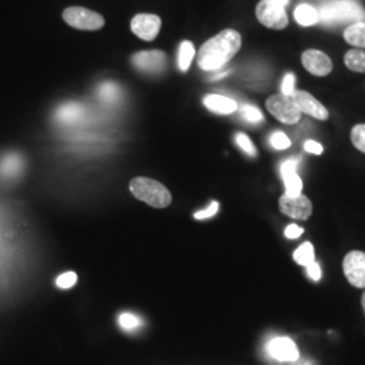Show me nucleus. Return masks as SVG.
I'll return each mask as SVG.
<instances>
[{
	"label": "nucleus",
	"instance_id": "f257e3e1",
	"mask_svg": "<svg viewBox=\"0 0 365 365\" xmlns=\"http://www.w3.org/2000/svg\"><path fill=\"white\" fill-rule=\"evenodd\" d=\"M242 38L238 31L226 29L206 41L197 53V66L203 71H215L227 64L241 49Z\"/></svg>",
	"mask_w": 365,
	"mask_h": 365
},
{
	"label": "nucleus",
	"instance_id": "f03ea898",
	"mask_svg": "<svg viewBox=\"0 0 365 365\" xmlns=\"http://www.w3.org/2000/svg\"><path fill=\"white\" fill-rule=\"evenodd\" d=\"M130 191L133 196L138 200H143L146 205L165 209L172 203L170 190L157 180L149 178H135L130 182Z\"/></svg>",
	"mask_w": 365,
	"mask_h": 365
},
{
	"label": "nucleus",
	"instance_id": "7ed1b4c3",
	"mask_svg": "<svg viewBox=\"0 0 365 365\" xmlns=\"http://www.w3.org/2000/svg\"><path fill=\"white\" fill-rule=\"evenodd\" d=\"M66 25L84 31H96L105 26V18L84 7H68L63 13Z\"/></svg>",
	"mask_w": 365,
	"mask_h": 365
},
{
	"label": "nucleus",
	"instance_id": "20e7f679",
	"mask_svg": "<svg viewBox=\"0 0 365 365\" xmlns=\"http://www.w3.org/2000/svg\"><path fill=\"white\" fill-rule=\"evenodd\" d=\"M325 21L341 22L346 19H364L365 14L361 7L351 0H333L324 4L319 18Z\"/></svg>",
	"mask_w": 365,
	"mask_h": 365
},
{
	"label": "nucleus",
	"instance_id": "39448f33",
	"mask_svg": "<svg viewBox=\"0 0 365 365\" xmlns=\"http://www.w3.org/2000/svg\"><path fill=\"white\" fill-rule=\"evenodd\" d=\"M256 16L262 26L272 30H283L288 26L286 7L276 0H261L256 7Z\"/></svg>",
	"mask_w": 365,
	"mask_h": 365
},
{
	"label": "nucleus",
	"instance_id": "423d86ee",
	"mask_svg": "<svg viewBox=\"0 0 365 365\" xmlns=\"http://www.w3.org/2000/svg\"><path fill=\"white\" fill-rule=\"evenodd\" d=\"M265 106H267V110L282 123L295 125L302 118V113L294 103V101L283 93L269 96L265 102Z\"/></svg>",
	"mask_w": 365,
	"mask_h": 365
},
{
	"label": "nucleus",
	"instance_id": "0eeeda50",
	"mask_svg": "<svg viewBox=\"0 0 365 365\" xmlns=\"http://www.w3.org/2000/svg\"><path fill=\"white\" fill-rule=\"evenodd\" d=\"M133 66L145 75H160L165 71L168 57L163 51H144L131 57Z\"/></svg>",
	"mask_w": 365,
	"mask_h": 365
},
{
	"label": "nucleus",
	"instance_id": "6e6552de",
	"mask_svg": "<svg viewBox=\"0 0 365 365\" xmlns=\"http://www.w3.org/2000/svg\"><path fill=\"white\" fill-rule=\"evenodd\" d=\"M344 274L353 287L365 288V253L361 250L349 252L342 261Z\"/></svg>",
	"mask_w": 365,
	"mask_h": 365
},
{
	"label": "nucleus",
	"instance_id": "1a4fd4ad",
	"mask_svg": "<svg viewBox=\"0 0 365 365\" xmlns=\"http://www.w3.org/2000/svg\"><path fill=\"white\" fill-rule=\"evenodd\" d=\"M279 207L283 214L294 220L306 221L313 214V205L307 196L300 194L298 196L284 195L279 200Z\"/></svg>",
	"mask_w": 365,
	"mask_h": 365
},
{
	"label": "nucleus",
	"instance_id": "9d476101",
	"mask_svg": "<svg viewBox=\"0 0 365 365\" xmlns=\"http://www.w3.org/2000/svg\"><path fill=\"white\" fill-rule=\"evenodd\" d=\"M289 98L294 101V103L299 108L302 114H307L318 120H327L329 118V111H327V107L322 105L310 92L295 90L292 92V95H289Z\"/></svg>",
	"mask_w": 365,
	"mask_h": 365
},
{
	"label": "nucleus",
	"instance_id": "9b49d317",
	"mask_svg": "<svg viewBox=\"0 0 365 365\" xmlns=\"http://www.w3.org/2000/svg\"><path fill=\"white\" fill-rule=\"evenodd\" d=\"M161 29V18L155 14H138L131 19V31L146 42L157 38Z\"/></svg>",
	"mask_w": 365,
	"mask_h": 365
},
{
	"label": "nucleus",
	"instance_id": "f8f14e48",
	"mask_svg": "<svg viewBox=\"0 0 365 365\" xmlns=\"http://www.w3.org/2000/svg\"><path fill=\"white\" fill-rule=\"evenodd\" d=\"M302 64L304 69L314 76L324 78L333 71V61L327 53L309 49L302 54Z\"/></svg>",
	"mask_w": 365,
	"mask_h": 365
},
{
	"label": "nucleus",
	"instance_id": "ddd939ff",
	"mask_svg": "<svg viewBox=\"0 0 365 365\" xmlns=\"http://www.w3.org/2000/svg\"><path fill=\"white\" fill-rule=\"evenodd\" d=\"M268 354L282 363H294L299 359V349L297 344L288 337H274L268 342Z\"/></svg>",
	"mask_w": 365,
	"mask_h": 365
},
{
	"label": "nucleus",
	"instance_id": "4468645a",
	"mask_svg": "<svg viewBox=\"0 0 365 365\" xmlns=\"http://www.w3.org/2000/svg\"><path fill=\"white\" fill-rule=\"evenodd\" d=\"M298 160L297 158H288L282 164V178L286 185V195L298 196L302 194L303 182L298 175Z\"/></svg>",
	"mask_w": 365,
	"mask_h": 365
},
{
	"label": "nucleus",
	"instance_id": "2eb2a0df",
	"mask_svg": "<svg viewBox=\"0 0 365 365\" xmlns=\"http://www.w3.org/2000/svg\"><path fill=\"white\" fill-rule=\"evenodd\" d=\"M203 105L209 108L211 113L220 114V115H229L233 114L237 110V102L222 95H207L203 99Z\"/></svg>",
	"mask_w": 365,
	"mask_h": 365
},
{
	"label": "nucleus",
	"instance_id": "dca6fc26",
	"mask_svg": "<svg viewBox=\"0 0 365 365\" xmlns=\"http://www.w3.org/2000/svg\"><path fill=\"white\" fill-rule=\"evenodd\" d=\"M344 39L354 49L365 51V22H354L344 31Z\"/></svg>",
	"mask_w": 365,
	"mask_h": 365
},
{
	"label": "nucleus",
	"instance_id": "f3484780",
	"mask_svg": "<svg viewBox=\"0 0 365 365\" xmlns=\"http://www.w3.org/2000/svg\"><path fill=\"white\" fill-rule=\"evenodd\" d=\"M295 21L300 26H313L319 21V13L310 4H300L295 10Z\"/></svg>",
	"mask_w": 365,
	"mask_h": 365
},
{
	"label": "nucleus",
	"instance_id": "a211bd4d",
	"mask_svg": "<svg viewBox=\"0 0 365 365\" xmlns=\"http://www.w3.org/2000/svg\"><path fill=\"white\" fill-rule=\"evenodd\" d=\"M344 63L352 72L365 73V51L363 49L348 51L344 57Z\"/></svg>",
	"mask_w": 365,
	"mask_h": 365
},
{
	"label": "nucleus",
	"instance_id": "6ab92c4d",
	"mask_svg": "<svg viewBox=\"0 0 365 365\" xmlns=\"http://www.w3.org/2000/svg\"><path fill=\"white\" fill-rule=\"evenodd\" d=\"M195 46L191 41H182L180 48H179V58H178V64L179 69L182 72H187L190 69V66L192 64V60L195 57Z\"/></svg>",
	"mask_w": 365,
	"mask_h": 365
},
{
	"label": "nucleus",
	"instance_id": "aec40b11",
	"mask_svg": "<svg viewBox=\"0 0 365 365\" xmlns=\"http://www.w3.org/2000/svg\"><path fill=\"white\" fill-rule=\"evenodd\" d=\"M22 167H24V163H22L21 157L18 155H9V156L3 157V160L0 163V172L6 178H14L21 172Z\"/></svg>",
	"mask_w": 365,
	"mask_h": 365
},
{
	"label": "nucleus",
	"instance_id": "412c9836",
	"mask_svg": "<svg viewBox=\"0 0 365 365\" xmlns=\"http://www.w3.org/2000/svg\"><path fill=\"white\" fill-rule=\"evenodd\" d=\"M294 260L302 267H307L315 261V252L312 242H304L294 252Z\"/></svg>",
	"mask_w": 365,
	"mask_h": 365
},
{
	"label": "nucleus",
	"instance_id": "4be33fe9",
	"mask_svg": "<svg viewBox=\"0 0 365 365\" xmlns=\"http://www.w3.org/2000/svg\"><path fill=\"white\" fill-rule=\"evenodd\" d=\"M119 325L126 331H134L135 329L143 327V319L137 315L130 313L120 314L119 317Z\"/></svg>",
	"mask_w": 365,
	"mask_h": 365
},
{
	"label": "nucleus",
	"instance_id": "5701e85b",
	"mask_svg": "<svg viewBox=\"0 0 365 365\" xmlns=\"http://www.w3.org/2000/svg\"><path fill=\"white\" fill-rule=\"evenodd\" d=\"M352 144L357 150L365 153V123L356 125L351 133Z\"/></svg>",
	"mask_w": 365,
	"mask_h": 365
},
{
	"label": "nucleus",
	"instance_id": "b1692460",
	"mask_svg": "<svg viewBox=\"0 0 365 365\" xmlns=\"http://www.w3.org/2000/svg\"><path fill=\"white\" fill-rule=\"evenodd\" d=\"M235 143H237V145H238L248 156H257V149H256V146L253 145L252 140L249 138L247 134H244V133H237V134H235Z\"/></svg>",
	"mask_w": 365,
	"mask_h": 365
},
{
	"label": "nucleus",
	"instance_id": "393cba45",
	"mask_svg": "<svg viewBox=\"0 0 365 365\" xmlns=\"http://www.w3.org/2000/svg\"><path fill=\"white\" fill-rule=\"evenodd\" d=\"M269 144L276 150H284L291 146V140L283 131H274V134L269 137Z\"/></svg>",
	"mask_w": 365,
	"mask_h": 365
},
{
	"label": "nucleus",
	"instance_id": "a878e982",
	"mask_svg": "<svg viewBox=\"0 0 365 365\" xmlns=\"http://www.w3.org/2000/svg\"><path fill=\"white\" fill-rule=\"evenodd\" d=\"M242 117L245 118L250 123H260L264 120L262 113L255 106H244L242 107Z\"/></svg>",
	"mask_w": 365,
	"mask_h": 365
},
{
	"label": "nucleus",
	"instance_id": "bb28decb",
	"mask_svg": "<svg viewBox=\"0 0 365 365\" xmlns=\"http://www.w3.org/2000/svg\"><path fill=\"white\" fill-rule=\"evenodd\" d=\"M78 282V274L75 272H66V274H61L58 279H57V286L60 288H71L73 287Z\"/></svg>",
	"mask_w": 365,
	"mask_h": 365
},
{
	"label": "nucleus",
	"instance_id": "cd10ccee",
	"mask_svg": "<svg viewBox=\"0 0 365 365\" xmlns=\"http://www.w3.org/2000/svg\"><path fill=\"white\" fill-rule=\"evenodd\" d=\"M218 210H220V203H218V202H211L207 209L200 210V211L195 212V214H194V218L199 220V221H200V220H207V218L214 217V215L218 212Z\"/></svg>",
	"mask_w": 365,
	"mask_h": 365
},
{
	"label": "nucleus",
	"instance_id": "c85d7f7f",
	"mask_svg": "<svg viewBox=\"0 0 365 365\" xmlns=\"http://www.w3.org/2000/svg\"><path fill=\"white\" fill-rule=\"evenodd\" d=\"M295 75L294 73H287L286 78H283V83H282V93L289 96L292 95V92L295 91Z\"/></svg>",
	"mask_w": 365,
	"mask_h": 365
},
{
	"label": "nucleus",
	"instance_id": "c756f323",
	"mask_svg": "<svg viewBox=\"0 0 365 365\" xmlns=\"http://www.w3.org/2000/svg\"><path fill=\"white\" fill-rule=\"evenodd\" d=\"M306 272L309 274V277L314 280V282H319L321 280V276H322V271H321V267L318 262H312L310 265L306 267Z\"/></svg>",
	"mask_w": 365,
	"mask_h": 365
},
{
	"label": "nucleus",
	"instance_id": "7c9ffc66",
	"mask_svg": "<svg viewBox=\"0 0 365 365\" xmlns=\"http://www.w3.org/2000/svg\"><path fill=\"white\" fill-rule=\"evenodd\" d=\"M304 150L307 153H313V155H317V156H321L324 153V146L319 144V143L314 141V140H307L304 143Z\"/></svg>",
	"mask_w": 365,
	"mask_h": 365
},
{
	"label": "nucleus",
	"instance_id": "2f4dec72",
	"mask_svg": "<svg viewBox=\"0 0 365 365\" xmlns=\"http://www.w3.org/2000/svg\"><path fill=\"white\" fill-rule=\"evenodd\" d=\"M303 227H300L298 225H295V223H292V225H288L287 227H286V232H284V235L289 240H295V238H298L300 235H303Z\"/></svg>",
	"mask_w": 365,
	"mask_h": 365
},
{
	"label": "nucleus",
	"instance_id": "473e14b6",
	"mask_svg": "<svg viewBox=\"0 0 365 365\" xmlns=\"http://www.w3.org/2000/svg\"><path fill=\"white\" fill-rule=\"evenodd\" d=\"M78 114H80V108L78 107H76V106H68L66 108H63L61 118L64 120H69V119L78 117Z\"/></svg>",
	"mask_w": 365,
	"mask_h": 365
},
{
	"label": "nucleus",
	"instance_id": "72a5a7b5",
	"mask_svg": "<svg viewBox=\"0 0 365 365\" xmlns=\"http://www.w3.org/2000/svg\"><path fill=\"white\" fill-rule=\"evenodd\" d=\"M276 1H277V3H279V4H280V6H283V7H286V6H287L288 1H289V0H276Z\"/></svg>",
	"mask_w": 365,
	"mask_h": 365
},
{
	"label": "nucleus",
	"instance_id": "f704fd0d",
	"mask_svg": "<svg viewBox=\"0 0 365 365\" xmlns=\"http://www.w3.org/2000/svg\"><path fill=\"white\" fill-rule=\"evenodd\" d=\"M361 304H363V310H364L365 314V292L363 294V298H361Z\"/></svg>",
	"mask_w": 365,
	"mask_h": 365
},
{
	"label": "nucleus",
	"instance_id": "c9c22d12",
	"mask_svg": "<svg viewBox=\"0 0 365 365\" xmlns=\"http://www.w3.org/2000/svg\"><path fill=\"white\" fill-rule=\"evenodd\" d=\"M303 365H310V363H304Z\"/></svg>",
	"mask_w": 365,
	"mask_h": 365
}]
</instances>
